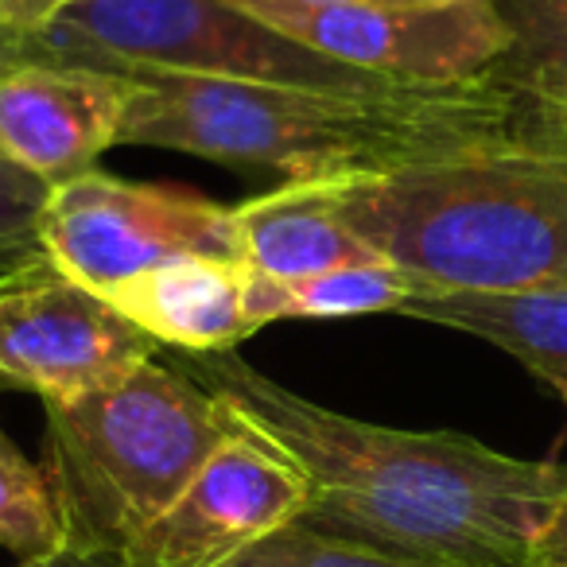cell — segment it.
<instances>
[{
	"label": "cell",
	"instance_id": "obj_15",
	"mask_svg": "<svg viewBox=\"0 0 567 567\" xmlns=\"http://www.w3.org/2000/svg\"><path fill=\"white\" fill-rule=\"evenodd\" d=\"M0 548L17 559H35L63 548L48 474L43 466L28 463L4 424H0Z\"/></svg>",
	"mask_w": 567,
	"mask_h": 567
},
{
	"label": "cell",
	"instance_id": "obj_11",
	"mask_svg": "<svg viewBox=\"0 0 567 567\" xmlns=\"http://www.w3.org/2000/svg\"><path fill=\"white\" fill-rule=\"evenodd\" d=\"M241 260L249 272L296 280L334 268L385 265L342 218L334 179L284 183L260 198L234 206Z\"/></svg>",
	"mask_w": 567,
	"mask_h": 567
},
{
	"label": "cell",
	"instance_id": "obj_8",
	"mask_svg": "<svg viewBox=\"0 0 567 567\" xmlns=\"http://www.w3.org/2000/svg\"><path fill=\"white\" fill-rule=\"evenodd\" d=\"M311 486L288 455L237 424L172 509L125 551V567H229L308 513Z\"/></svg>",
	"mask_w": 567,
	"mask_h": 567
},
{
	"label": "cell",
	"instance_id": "obj_16",
	"mask_svg": "<svg viewBox=\"0 0 567 567\" xmlns=\"http://www.w3.org/2000/svg\"><path fill=\"white\" fill-rule=\"evenodd\" d=\"M229 567H424V564L381 556V551L358 548L350 540L323 536L316 528L288 525L268 536V540H260L257 548H249L241 559H234Z\"/></svg>",
	"mask_w": 567,
	"mask_h": 567
},
{
	"label": "cell",
	"instance_id": "obj_3",
	"mask_svg": "<svg viewBox=\"0 0 567 567\" xmlns=\"http://www.w3.org/2000/svg\"><path fill=\"white\" fill-rule=\"evenodd\" d=\"M342 218L385 265L440 292H567V156L478 148L334 179Z\"/></svg>",
	"mask_w": 567,
	"mask_h": 567
},
{
	"label": "cell",
	"instance_id": "obj_10",
	"mask_svg": "<svg viewBox=\"0 0 567 567\" xmlns=\"http://www.w3.org/2000/svg\"><path fill=\"white\" fill-rule=\"evenodd\" d=\"M245 260L187 257L117 284L105 300L152 342L183 354H234L257 334L245 303Z\"/></svg>",
	"mask_w": 567,
	"mask_h": 567
},
{
	"label": "cell",
	"instance_id": "obj_12",
	"mask_svg": "<svg viewBox=\"0 0 567 567\" xmlns=\"http://www.w3.org/2000/svg\"><path fill=\"white\" fill-rule=\"evenodd\" d=\"M509 48L494 79L513 97L517 148L567 156V0H497Z\"/></svg>",
	"mask_w": 567,
	"mask_h": 567
},
{
	"label": "cell",
	"instance_id": "obj_7",
	"mask_svg": "<svg viewBox=\"0 0 567 567\" xmlns=\"http://www.w3.org/2000/svg\"><path fill=\"white\" fill-rule=\"evenodd\" d=\"M152 358L156 342L105 296L51 265L48 252L0 276V389L63 401Z\"/></svg>",
	"mask_w": 567,
	"mask_h": 567
},
{
	"label": "cell",
	"instance_id": "obj_17",
	"mask_svg": "<svg viewBox=\"0 0 567 567\" xmlns=\"http://www.w3.org/2000/svg\"><path fill=\"white\" fill-rule=\"evenodd\" d=\"M48 187L0 159V276L40 249V210Z\"/></svg>",
	"mask_w": 567,
	"mask_h": 567
},
{
	"label": "cell",
	"instance_id": "obj_23",
	"mask_svg": "<svg viewBox=\"0 0 567 567\" xmlns=\"http://www.w3.org/2000/svg\"><path fill=\"white\" fill-rule=\"evenodd\" d=\"M556 393H559V396H564V404H567V385H559V389H556Z\"/></svg>",
	"mask_w": 567,
	"mask_h": 567
},
{
	"label": "cell",
	"instance_id": "obj_2",
	"mask_svg": "<svg viewBox=\"0 0 567 567\" xmlns=\"http://www.w3.org/2000/svg\"><path fill=\"white\" fill-rule=\"evenodd\" d=\"M117 74L133 82L121 144L265 167L284 183L365 179L517 144L513 97L489 71L471 82H389L381 90L265 86L148 66Z\"/></svg>",
	"mask_w": 567,
	"mask_h": 567
},
{
	"label": "cell",
	"instance_id": "obj_14",
	"mask_svg": "<svg viewBox=\"0 0 567 567\" xmlns=\"http://www.w3.org/2000/svg\"><path fill=\"white\" fill-rule=\"evenodd\" d=\"M412 292H416V284L396 272L393 265H358L319 276H296V280L249 272L245 303L260 331L280 319H354L385 316V311L396 316Z\"/></svg>",
	"mask_w": 567,
	"mask_h": 567
},
{
	"label": "cell",
	"instance_id": "obj_1",
	"mask_svg": "<svg viewBox=\"0 0 567 567\" xmlns=\"http://www.w3.org/2000/svg\"><path fill=\"white\" fill-rule=\"evenodd\" d=\"M179 365L300 466L311 502L296 525L424 567H536L567 466L323 409L237 354H183Z\"/></svg>",
	"mask_w": 567,
	"mask_h": 567
},
{
	"label": "cell",
	"instance_id": "obj_21",
	"mask_svg": "<svg viewBox=\"0 0 567 567\" xmlns=\"http://www.w3.org/2000/svg\"><path fill=\"white\" fill-rule=\"evenodd\" d=\"M331 4H385V9H440L432 0H331Z\"/></svg>",
	"mask_w": 567,
	"mask_h": 567
},
{
	"label": "cell",
	"instance_id": "obj_18",
	"mask_svg": "<svg viewBox=\"0 0 567 567\" xmlns=\"http://www.w3.org/2000/svg\"><path fill=\"white\" fill-rule=\"evenodd\" d=\"M82 4H94V0H0V43L40 35L63 12L82 9Z\"/></svg>",
	"mask_w": 567,
	"mask_h": 567
},
{
	"label": "cell",
	"instance_id": "obj_19",
	"mask_svg": "<svg viewBox=\"0 0 567 567\" xmlns=\"http://www.w3.org/2000/svg\"><path fill=\"white\" fill-rule=\"evenodd\" d=\"M536 567H567V494L536 544Z\"/></svg>",
	"mask_w": 567,
	"mask_h": 567
},
{
	"label": "cell",
	"instance_id": "obj_9",
	"mask_svg": "<svg viewBox=\"0 0 567 567\" xmlns=\"http://www.w3.org/2000/svg\"><path fill=\"white\" fill-rule=\"evenodd\" d=\"M133 82L55 59H24L0 48V159L59 187L94 172L121 144Z\"/></svg>",
	"mask_w": 567,
	"mask_h": 567
},
{
	"label": "cell",
	"instance_id": "obj_6",
	"mask_svg": "<svg viewBox=\"0 0 567 567\" xmlns=\"http://www.w3.org/2000/svg\"><path fill=\"white\" fill-rule=\"evenodd\" d=\"M288 40L396 82H471L494 71L509 48L497 0L440 9L331 4V0H234Z\"/></svg>",
	"mask_w": 567,
	"mask_h": 567
},
{
	"label": "cell",
	"instance_id": "obj_22",
	"mask_svg": "<svg viewBox=\"0 0 567 567\" xmlns=\"http://www.w3.org/2000/svg\"><path fill=\"white\" fill-rule=\"evenodd\" d=\"M432 4H466V0H432Z\"/></svg>",
	"mask_w": 567,
	"mask_h": 567
},
{
	"label": "cell",
	"instance_id": "obj_13",
	"mask_svg": "<svg viewBox=\"0 0 567 567\" xmlns=\"http://www.w3.org/2000/svg\"><path fill=\"white\" fill-rule=\"evenodd\" d=\"M396 316L474 334L551 389L567 385V292H440L416 288Z\"/></svg>",
	"mask_w": 567,
	"mask_h": 567
},
{
	"label": "cell",
	"instance_id": "obj_4",
	"mask_svg": "<svg viewBox=\"0 0 567 567\" xmlns=\"http://www.w3.org/2000/svg\"><path fill=\"white\" fill-rule=\"evenodd\" d=\"M237 432L179 358H152L86 393L43 401V474L63 548L121 556Z\"/></svg>",
	"mask_w": 567,
	"mask_h": 567
},
{
	"label": "cell",
	"instance_id": "obj_20",
	"mask_svg": "<svg viewBox=\"0 0 567 567\" xmlns=\"http://www.w3.org/2000/svg\"><path fill=\"white\" fill-rule=\"evenodd\" d=\"M17 567H125L121 556H97V551H74V548H55L48 556L20 559Z\"/></svg>",
	"mask_w": 567,
	"mask_h": 567
},
{
	"label": "cell",
	"instance_id": "obj_5",
	"mask_svg": "<svg viewBox=\"0 0 567 567\" xmlns=\"http://www.w3.org/2000/svg\"><path fill=\"white\" fill-rule=\"evenodd\" d=\"M40 249L71 280L105 296L172 260H241V234L234 206L183 187L117 179L94 167L48 190Z\"/></svg>",
	"mask_w": 567,
	"mask_h": 567
}]
</instances>
